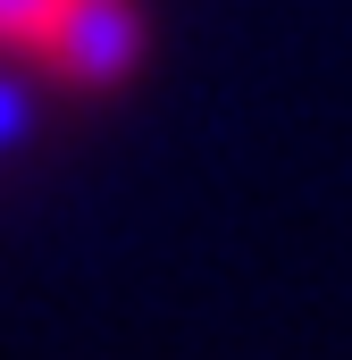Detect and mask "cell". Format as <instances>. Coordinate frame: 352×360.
<instances>
[{"instance_id": "obj_2", "label": "cell", "mask_w": 352, "mask_h": 360, "mask_svg": "<svg viewBox=\"0 0 352 360\" xmlns=\"http://www.w3.org/2000/svg\"><path fill=\"white\" fill-rule=\"evenodd\" d=\"M68 17V0H0V51H42V34Z\"/></svg>"}, {"instance_id": "obj_1", "label": "cell", "mask_w": 352, "mask_h": 360, "mask_svg": "<svg viewBox=\"0 0 352 360\" xmlns=\"http://www.w3.org/2000/svg\"><path fill=\"white\" fill-rule=\"evenodd\" d=\"M34 68L68 92H118L143 68V8L134 0H68V17L34 51Z\"/></svg>"}]
</instances>
